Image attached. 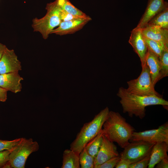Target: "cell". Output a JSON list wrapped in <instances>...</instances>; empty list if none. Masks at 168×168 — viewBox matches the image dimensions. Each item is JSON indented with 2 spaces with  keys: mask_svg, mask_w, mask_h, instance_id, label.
Returning <instances> with one entry per match:
<instances>
[{
  "mask_svg": "<svg viewBox=\"0 0 168 168\" xmlns=\"http://www.w3.org/2000/svg\"><path fill=\"white\" fill-rule=\"evenodd\" d=\"M117 95L120 98L124 113L129 117L133 115L142 119L146 115V107L152 105H161L167 107L168 101L162 96L156 95H142L128 91L126 88L120 87Z\"/></svg>",
  "mask_w": 168,
  "mask_h": 168,
  "instance_id": "cell-1",
  "label": "cell"
},
{
  "mask_svg": "<svg viewBox=\"0 0 168 168\" xmlns=\"http://www.w3.org/2000/svg\"><path fill=\"white\" fill-rule=\"evenodd\" d=\"M134 130L119 112L111 111L103 124L102 132L109 140L124 148L129 143Z\"/></svg>",
  "mask_w": 168,
  "mask_h": 168,
  "instance_id": "cell-2",
  "label": "cell"
},
{
  "mask_svg": "<svg viewBox=\"0 0 168 168\" xmlns=\"http://www.w3.org/2000/svg\"><path fill=\"white\" fill-rule=\"evenodd\" d=\"M109 112L107 107L95 115L91 121L84 124L71 144L70 149L79 155L87 143L102 131Z\"/></svg>",
  "mask_w": 168,
  "mask_h": 168,
  "instance_id": "cell-3",
  "label": "cell"
},
{
  "mask_svg": "<svg viewBox=\"0 0 168 168\" xmlns=\"http://www.w3.org/2000/svg\"><path fill=\"white\" fill-rule=\"evenodd\" d=\"M45 15L40 19L35 18L32 20L34 31L39 32L44 39H47L51 31L62 22L60 18L61 8L55 1L47 3Z\"/></svg>",
  "mask_w": 168,
  "mask_h": 168,
  "instance_id": "cell-4",
  "label": "cell"
},
{
  "mask_svg": "<svg viewBox=\"0 0 168 168\" xmlns=\"http://www.w3.org/2000/svg\"><path fill=\"white\" fill-rule=\"evenodd\" d=\"M39 146L32 138H21L19 142L9 155V161L12 168H24L26 161L32 153L38 151Z\"/></svg>",
  "mask_w": 168,
  "mask_h": 168,
  "instance_id": "cell-5",
  "label": "cell"
},
{
  "mask_svg": "<svg viewBox=\"0 0 168 168\" xmlns=\"http://www.w3.org/2000/svg\"><path fill=\"white\" fill-rule=\"evenodd\" d=\"M140 75L136 79L127 82V90L130 93L142 95H156L162 97L155 89L151 80L150 71L145 63L142 66Z\"/></svg>",
  "mask_w": 168,
  "mask_h": 168,
  "instance_id": "cell-6",
  "label": "cell"
},
{
  "mask_svg": "<svg viewBox=\"0 0 168 168\" xmlns=\"http://www.w3.org/2000/svg\"><path fill=\"white\" fill-rule=\"evenodd\" d=\"M155 143L142 141L132 142L124 148L119 156L121 159L127 160L131 164L136 162L150 154Z\"/></svg>",
  "mask_w": 168,
  "mask_h": 168,
  "instance_id": "cell-7",
  "label": "cell"
},
{
  "mask_svg": "<svg viewBox=\"0 0 168 168\" xmlns=\"http://www.w3.org/2000/svg\"><path fill=\"white\" fill-rule=\"evenodd\" d=\"M130 141H142L155 143L165 142L168 144V123L166 122L157 129L139 132L134 131Z\"/></svg>",
  "mask_w": 168,
  "mask_h": 168,
  "instance_id": "cell-8",
  "label": "cell"
},
{
  "mask_svg": "<svg viewBox=\"0 0 168 168\" xmlns=\"http://www.w3.org/2000/svg\"><path fill=\"white\" fill-rule=\"evenodd\" d=\"M21 70V63L14 50L7 47L0 60V74L19 72Z\"/></svg>",
  "mask_w": 168,
  "mask_h": 168,
  "instance_id": "cell-9",
  "label": "cell"
},
{
  "mask_svg": "<svg viewBox=\"0 0 168 168\" xmlns=\"http://www.w3.org/2000/svg\"><path fill=\"white\" fill-rule=\"evenodd\" d=\"M119 156L116 146L103 135L100 149L94 159V168L110 158Z\"/></svg>",
  "mask_w": 168,
  "mask_h": 168,
  "instance_id": "cell-10",
  "label": "cell"
},
{
  "mask_svg": "<svg viewBox=\"0 0 168 168\" xmlns=\"http://www.w3.org/2000/svg\"><path fill=\"white\" fill-rule=\"evenodd\" d=\"M92 20L88 18L62 21L58 27L54 29L50 34H55L63 35L73 34L82 29L89 21Z\"/></svg>",
  "mask_w": 168,
  "mask_h": 168,
  "instance_id": "cell-11",
  "label": "cell"
},
{
  "mask_svg": "<svg viewBox=\"0 0 168 168\" xmlns=\"http://www.w3.org/2000/svg\"><path fill=\"white\" fill-rule=\"evenodd\" d=\"M128 42L140 58L141 66L143 65L145 63V59L148 49L139 29L134 28L132 30Z\"/></svg>",
  "mask_w": 168,
  "mask_h": 168,
  "instance_id": "cell-12",
  "label": "cell"
},
{
  "mask_svg": "<svg viewBox=\"0 0 168 168\" xmlns=\"http://www.w3.org/2000/svg\"><path fill=\"white\" fill-rule=\"evenodd\" d=\"M23 80L19 73L15 72L0 74V87L7 91L16 93L21 91V81Z\"/></svg>",
  "mask_w": 168,
  "mask_h": 168,
  "instance_id": "cell-13",
  "label": "cell"
},
{
  "mask_svg": "<svg viewBox=\"0 0 168 168\" xmlns=\"http://www.w3.org/2000/svg\"><path fill=\"white\" fill-rule=\"evenodd\" d=\"M167 4L164 0H149L143 15L134 28L140 29L146 26Z\"/></svg>",
  "mask_w": 168,
  "mask_h": 168,
  "instance_id": "cell-14",
  "label": "cell"
},
{
  "mask_svg": "<svg viewBox=\"0 0 168 168\" xmlns=\"http://www.w3.org/2000/svg\"><path fill=\"white\" fill-rule=\"evenodd\" d=\"M139 29L144 37L168 46V29L149 24Z\"/></svg>",
  "mask_w": 168,
  "mask_h": 168,
  "instance_id": "cell-15",
  "label": "cell"
},
{
  "mask_svg": "<svg viewBox=\"0 0 168 168\" xmlns=\"http://www.w3.org/2000/svg\"><path fill=\"white\" fill-rule=\"evenodd\" d=\"M168 144L165 142L156 143L152 149L147 168H153L163 159L168 158Z\"/></svg>",
  "mask_w": 168,
  "mask_h": 168,
  "instance_id": "cell-16",
  "label": "cell"
},
{
  "mask_svg": "<svg viewBox=\"0 0 168 168\" xmlns=\"http://www.w3.org/2000/svg\"><path fill=\"white\" fill-rule=\"evenodd\" d=\"M145 63L149 68L152 82L155 86L159 81L160 67L159 58L148 49L145 59Z\"/></svg>",
  "mask_w": 168,
  "mask_h": 168,
  "instance_id": "cell-17",
  "label": "cell"
},
{
  "mask_svg": "<svg viewBox=\"0 0 168 168\" xmlns=\"http://www.w3.org/2000/svg\"><path fill=\"white\" fill-rule=\"evenodd\" d=\"M61 168H80L79 155L70 149L63 152Z\"/></svg>",
  "mask_w": 168,
  "mask_h": 168,
  "instance_id": "cell-18",
  "label": "cell"
},
{
  "mask_svg": "<svg viewBox=\"0 0 168 168\" xmlns=\"http://www.w3.org/2000/svg\"><path fill=\"white\" fill-rule=\"evenodd\" d=\"M147 24L155 25L168 29V4H167Z\"/></svg>",
  "mask_w": 168,
  "mask_h": 168,
  "instance_id": "cell-19",
  "label": "cell"
},
{
  "mask_svg": "<svg viewBox=\"0 0 168 168\" xmlns=\"http://www.w3.org/2000/svg\"><path fill=\"white\" fill-rule=\"evenodd\" d=\"M103 135L101 131L87 142L84 147L88 154L94 159L96 156L100 149Z\"/></svg>",
  "mask_w": 168,
  "mask_h": 168,
  "instance_id": "cell-20",
  "label": "cell"
},
{
  "mask_svg": "<svg viewBox=\"0 0 168 168\" xmlns=\"http://www.w3.org/2000/svg\"><path fill=\"white\" fill-rule=\"evenodd\" d=\"M60 7L71 14L86 17L88 16L74 6L69 0H55Z\"/></svg>",
  "mask_w": 168,
  "mask_h": 168,
  "instance_id": "cell-21",
  "label": "cell"
},
{
  "mask_svg": "<svg viewBox=\"0 0 168 168\" xmlns=\"http://www.w3.org/2000/svg\"><path fill=\"white\" fill-rule=\"evenodd\" d=\"M144 39L148 49L155 54L159 58L161 56L163 51L166 47V46L158 42L146 38L143 36Z\"/></svg>",
  "mask_w": 168,
  "mask_h": 168,
  "instance_id": "cell-22",
  "label": "cell"
},
{
  "mask_svg": "<svg viewBox=\"0 0 168 168\" xmlns=\"http://www.w3.org/2000/svg\"><path fill=\"white\" fill-rule=\"evenodd\" d=\"M159 59L160 67V80L168 76V47L165 49L161 56Z\"/></svg>",
  "mask_w": 168,
  "mask_h": 168,
  "instance_id": "cell-23",
  "label": "cell"
},
{
  "mask_svg": "<svg viewBox=\"0 0 168 168\" xmlns=\"http://www.w3.org/2000/svg\"><path fill=\"white\" fill-rule=\"evenodd\" d=\"M79 162L82 168H94V158L84 147L79 155Z\"/></svg>",
  "mask_w": 168,
  "mask_h": 168,
  "instance_id": "cell-24",
  "label": "cell"
},
{
  "mask_svg": "<svg viewBox=\"0 0 168 168\" xmlns=\"http://www.w3.org/2000/svg\"><path fill=\"white\" fill-rule=\"evenodd\" d=\"M21 139L20 138L10 141L0 140V152L13 149Z\"/></svg>",
  "mask_w": 168,
  "mask_h": 168,
  "instance_id": "cell-25",
  "label": "cell"
},
{
  "mask_svg": "<svg viewBox=\"0 0 168 168\" xmlns=\"http://www.w3.org/2000/svg\"><path fill=\"white\" fill-rule=\"evenodd\" d=\"M60 15V19L62 21H67L90 17L89 16L85 17L74 15L62 9L61 8Z\"/></svg>",
  "mask_w": 168,
  "mask_h": 168,
  "instance_id": "cell-26",
  "label": "cell"
},
{
  "mask_svg": "<svg viewBox=\"0 0 168 168\" xmlns=\"http://www.w3.org/2000/svg\"><path fill=\"white\" fill-rule=\"evenodd\" d=\"M121 159L120 156L113 157L107 160L101 164L96 166L95 168H113L116 166Z\"/></svg>",
  "mask_w": 168,
  "mask_h": 168,
  "instance_id": "cell-27",
  "label": "cell"
},
{
  "mask_svg": "<svg viewBox=\"0 0 168 168\" xmlns=\"http://www.w3.org/2000/svg\"><path fill=\"white\" fill-rule=\"evenodd\" d=\"M150 154L142 159L135 163H132L129 168H147L149 162Z\"/></svg>",
  "mask_w": 168,
  "mask_h": 168,
  "instance_id": "cell-28",
  "label": "cell"
},
{
  "mask_svg": "<svg viewBox=\"0 0 168 168\" xmlns=\"http://www.w3.org/2000/svg\"><path fill=\"white\" fill-rule=\"evenodd\" d=\"M12 150L0 152V167L2 168L3 165L9 161V155Z\"/></svg>",
  "mask_w": 168,
  "mask_h": 168,
  "instance_id": "cell-29",
  "label": "cell"
},
{
  "mask_svg": "<svg viewBox=\"0 0 168 168\" xmlns=\"http://www.w3.org/2000/svg\"><path fill=\"white\" fill-rule=\"evenodd\" d=\"M131 164L128 161L121 158L115 167L116 168H129Z\"/></svg>",
  "mask_w": 168,
  "mask_h": 168,
  "instance_id": "cell-30",
  "label": "cell"
},
{
  "mask_svg": "<svg viewBox=\"0 0 168 168\" xmlns=\"http://www.w3.org/2000/svg\"><path fill=\"white\" fill-rule=\"evenodd\" d=\"M156 166V168H168V158H165L157 164Z\"/></svg>",
  "mask_w": 168,
  "mask_h": 168,
  "instance_id": "cell-31",
  "label": "cell"
},
{
  "mask_svg": "<svg viewBox=\"0 0 168 168\" xmlns=\"http://www.w3.org/2000/svg\"><path fill=\"white\" fill-rule=\"evenodd\" d=\"M7 91L0 87V102H4L7 100Z\"/></svg>",
  "mask_w": 168,
  "mask_h": 168,
  "instance_id": "cell-32",
  "label": "cell"
},
{
  "mask_svg": "<svg viewBox=\"0 0 168 168\" xmlns=\"http://www.w3.org/2000/svg\"><path fill=\"white\" fill-rule=\"evenodd\" d=\"M7 47L5 45L0 43V60Z\"/></svg>",
  "mask_w": 168,
  "mask_h": 168,
  "instance_id": "cell-33",
  "label": "cell"
},
{
  "mask_svg": "<svg viewBox=\"0 0 168 168\" xmlns=\"http://www.w3.org/2000/svg\"><path fill=\"white\" fill-rule=\"evenodd\" d=\"M2 168H12V166L11 164L8 161L6 162L2 166Z\"/></svg>",
  "mask_w": 168,
  "mask_h": 168,
  "instance_id": "cell-34",
  "label": "cell"
}]
</instances>
